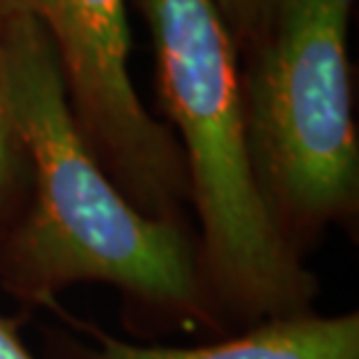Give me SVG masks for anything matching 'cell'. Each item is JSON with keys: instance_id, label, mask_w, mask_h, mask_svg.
Instances as JSON below:
<instances>
[{"instance_id": "obj_1", "label": "cell", "mask_w": 359, "mask_h": 359, "mask_svg": "<svg viewBox=\"0 0 359 359\" xmlns=\"http://www.w3.org/2000/svg\"><path fill=\"white\" fill-rule=\"evenodd\" d=\"M0 26L7 100L31 173L24 210L0 236V287L35 311L70 287L105 285L135 332L226 336L201 285L191 224L142 215L105 173L40 24L17 17Z\"/></svg>"}, {"instance_id": "obj_2", "label": "cell", "mask_w": 359, "mask_h": 359, "mask_svg": "<svg viewBox=\"0 0 359 359\" xmlns=\"http://www.w3.org/2000/svg\"><path fill=\"white\" fill-rule=\"evenodd\" d=\"M161 103L196 212V269L229 334L313 311L318 276L278 233L257 187L241 100L238 45L212 0H140Z\"/></svg>"}, {"instance_id": "obj_3", "label": "cell", "mask_w": 359, "mask_h": 359, "mask_svg": "<svg viewBox=\"0 0 359 359\" xmlns=\"http://www.w3.org/2000/svg\"><path fill=\"white\" fill-rule=\"evenodd\" d=\"M355 0H287L248 49L241 100L257 187L304 257L329 229L355 231L359 135L348 35Z\"/></svg>"}, {"instance_id": "obj_4", "label": "cell", "mask_w": 359, "mask_h": 359, "mask_svg": "<svg viewBox=\"0 0 359 359\" xmlns=\"http://www.w3.org/2000/svg\"><path fill=\"white\" fill-rule=\"evenodd\" d=\"M17 17L47 33L77 126L121 194L142 215L191 224L175 133L131 77L126 0H0V24Z\"/></svg>"}, {"instance_id": "obj_5", "label": "cell", "mask_w": 359, "mask_h": 359, "mask_svg": "<svg viewBox=\"0 0 359 359\" xmlns=\"http://www.w3.org/2000/svg\"><path fill=\"white\" fill-rule=\"evenodd\" d=\"M91 343L66 341V359H359V313L304 311L255 322L201 346H159L84 327Z\"/></svg>"}, {"instance_id": "obj_6", "label": "cell", "mask_w": 359, "mask_h": 359, "mask_svg": "<svg viewBox=\"0 0 359 359\" xmlns=\"http://www.w3.org/2000/svg\"><path fill=\"white\" fill-rule=\"evenodd\" d=\"M28 161L14 128L0 61V236L14 224L28 198Z\"/></svg>"}, {"instance_id": "obj_7", "label": "cell", "mask_w": 359, "mask_h": 359, "mask_svg": "<svg viewBox=\"0 0 359 359\" xmlns=\"http://www.w3.org/2000/svg\"><path fill=\"white\" fill-rule=\"evenodd\" d=\"M238 47H255L287 0H212Z\"/></svg>"}, {"instance_id": "obj_8", "label": "cell", "mask_w": 359, "mask_h": 359, "mask_svg": "<svg viewBox=\"0 0 359 359\" xmlns=\"http://www.w3.org/2000/svg\"><path fill=\"white\" fill-rule=\"evenodd\" d=\"M0 359H35L21 343L17 327L0 315Z\"/></svg>"}]
</instances>
